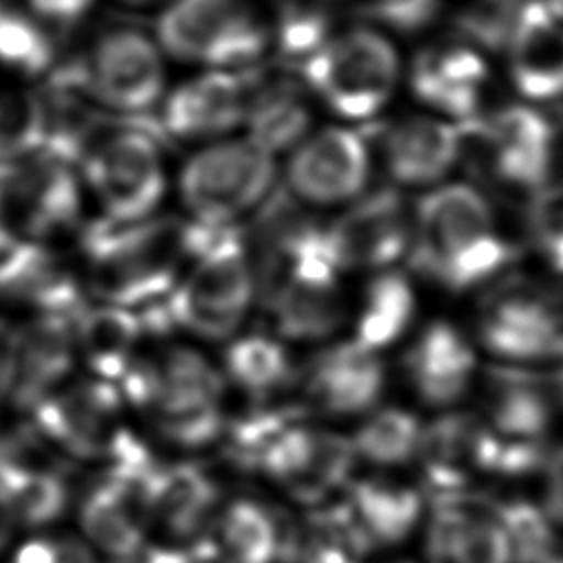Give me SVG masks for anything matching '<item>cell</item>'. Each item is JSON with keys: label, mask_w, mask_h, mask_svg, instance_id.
<instances>
[{"label": "cell", "mask_w": 563, "mask_h": 563, "mask_svg": "<svg viewBox=\"0 0 563 563\" xmlns=\"http://www.w3.org/2000/svg\"><path fill=\"white\" fill-rule=\"evenodd\" d=\"M255 292L277 330L297 341L323 339L339 328L345 308L339 268L317 227L299 205L284 196L268 200L255 227Z\"/></svg>", "instance_id": "cell-1"}, {"label": "cell", "mask_w": 563, "mask_h": 563, "mask_svg": "<svg viewBox=\"0 0 563 563\" xmlns=\"http://www.w3.org/2000/svg\"><path fill=\"white\" fill-rule=\"evenodd\" d=\"M218 227L191 218L150 216L136 222L99 220L81 240L86 279L92 292L125 308L165 299L191 257Z\"/></svg>", "instance_id": "cell-2"}, {"label": "cell", "mask_w": 563, "mask_h": 563, "mask_svg": "<svg viewBox=\"0 0 563 563\" xmlns=\"http://www.w3.org/2000/svg\"><path fill=\"white\" fill-rule=\"evenodd\" d=\"M117 387L125 405L178 449H205L222 433L224 380L196 350L172 347L161 358L136 354Z\"/></svg>", "instance_id": "cell-3"}, {"label": "cell", "mask_w": 563, "mask_h": 563, "mask_svg": "<svg viewBox=\"0 0 563 563\" xmlns=\"http://www.w3.org/2000/svg\"><path fill=\"white\" fill-rule=\"evenodd\" d=\"M409 246L418 268L449 290L473 288L508 262V244L484 196L460 183L422 198Z\"/></svg>", "instance_id": "cell-4"}, {"label": "cell", "mask_w": 563, "mask_h": 563, "mask_svg": "<svg viewBox=\"0 0 563 563\" xmlns=\"http://www.w3.org/2000/svg\"><path fill=\"white\" fill-rule=\"evenodd\" d=\"M255 297V275L238 229L218 227L191 257L172 292L154 306L167 328L202 339H229Z\"/></svg>", "instance_id": "cell-5"}, {"label": "cell", "mask_w": 563, "mask_h": 563, "mask_svg": "<svg viewBox=\"0 0 563 563\" xmlns=\"http://www.w3.org/2000/svg\"><path fill=\"white\" fill-rule=\"evenodd\" d=\"M154 123L128 117V123L101 130L84 150L79 165L86 185L103 207L106 220L136 222L154 216L165 194V163Z\"/></svg>", "instance_id": "cell-6"}, {"label": "cell", "mask_w": 563, "mask_h": 563, "mask_svg": "<svg viewBox=\"0 0 563 563\" xmlns=\"http://www.w3.org/2000/svg\"><path fill=\"white\" fill-rule=\"evenodd\" d=\"M306 84L336 114L369 119L380 112L400 77L394 46L376 31L352 29L303 59Z\"/></svg>", "instance_id": "cell-7"}, {"label": "cell", "mask_w": 563, "mask_h": 563, "mask_svg": "<svg viewBox=\"0 0 563 563\" xmlns=\"http://www.w3.org/2000/svg\"><path fill=\"white\" fill-rule=\"evenodd\" d=\"M273 178V154L246 136L196 152L180 172L178 189L191 220L229 227L268 196Z\"/></svg>", "instance_id": "cell-8"}, {"label": "cell", "mask_w": 563, "mask_h": 563, "mask_svg": "<svg viewBox=\"0 0 563 563\" xmlns=\"http://www.w3.org/2000/svg\"><path fill=\"white\" fill-rule=\"evenodd\" d=\"M125 407L117 383L92 376L64 383L29 413L33 431L48 446L103 464L136 438L125 422Z\"/></svg>", "instance_id": "cell-9"}, {"label": "cell", "mask_w": 563, "mask_h": 563, "mask_svg": "<svg viewBox=\"0 0 563 563\" xmlns=\"http://www.w3.org/2000/svg\"><path fill=\"white\" fill-rule=\"evenodd\" d=\"M328 506L354 552L367 563L374 556L394 554L420 534L429 497L416 479L374 471L354 475Z\"/></svg>", "instance_id": "cell-10"}, {"label": "cell", "mask_w": 563, "mask_h": 563, "mask_svg": "<svg viewBox=\"0 0 563 563\" xmlns=\"http://www.w3.org/2000/svg\"><path fill=\"white\" fill-rule=\"evenodd\" d=\"M156 33L167 55L224 70L257 59L266 46L264 24L238 0H174Z\"/></svg>", "instance_id": "cell-11"}, {"label": "cell", "mask_w": 563, "mask_h": 563, "mask_svg": "<svg viewBox=\"0 0 563 563\" xmlns=\"http://www.w3.org/2000/svg\"><path fill=\"white\" fill-rule=\"evenodd\" d=\"M356 453L347 435L295 420L266 453L260 477L279 488L297 508L325 506L356 475Z\"/></svg>", "instance_id": "cell-12"}, {"label": "cell", "mask_w": 563, "mask_h": 563, "mask_svg": "<svg viewBox=\"0 0 563 563\" xmlns=\"http://www.w3.org/2000/svg\"><path fill=\"white\" fill-rule=\"evenodd\" d=\"M81 213L75 165L42 150L0 165V218L20 235L40 240L68 231Z\"/></svg>", "instance_id": "cell-13"}, {"label": "cell", "mask_w": 563, "mask_h": 563, "mask_svg": "<svg viewBox=\"0 0 563 563\" xmlns=\"http://www.w3.org/2000/svg\"><path fill=\"white\" fill-rule=\"evenodd\" d=\"M75 314L37 312L15 332L7 334L0 363V394L4 400L31 411L70 380L79 358Z\"/></svg>", "instance_id": "cell-14"}, {"label": "cell", "mask_w": 563, "mask_h": 563, "mask_svg": "<svg viewBox=\"0 0 563 563\" xmlns=\"http://www.w3.org/2000/svg\"><path fill=\"white\" fill-rule=\"evenodd\" d=\"M79 66L92 99L125 117L143 119L163 99L161 51L136 29L106 33Z\"/></svg>", "instance_id": "cell-15"}, {"label": "cell", "mask_w": 563, "mask_h": 563, "mask_svg": "<svg viewBox=\"0 0 563 563\" xmlns=\"http://www.w3.org/2000/svg\"><path fill=\"white\" fill-rule=\"evenodd\" d=\"M422 563H515L497 499L477 490L429 499Z\"/></svg>", "instance_id": "cell-16"}, {"label": "cell", "mask_w": 563, "mask_h": 563, "mask_svg": "<svg viewBox=\"0 0 563 563\" xmlns=\"http://www.w3.org/2000/svg\"><path fill=\"white\" fill-rule=\"evenodd\" d=\"M479 332L488 350L506 361L563 356V310L541 288L508 284L482 306Z\"/></svg>", "instance_id": "cell-17"}, {"label": "cell", "mask_w": 563, "mask_h": 563, "mask_svg": "<svg viewBox=\"0 0 563 563\" xmlns=\"http://www.w3.org/2000/svg\"><path fill=\"white\" fill-rule=\"evenodd\" d=\"M495 433L482 418L449 413L422 429L416 455L418 484L429 499L475 490L490 475Z\"/></svg>", "instance_id": "cell-18"}, {"label": "cell", "mask_w": 563, "mask_h": 563, "mask_svg": "<svg viewBox=\"0 0 563 563\" xmlns=\"http://www.w3.org/2000/svg\"><path fill=\"white\" fill-rule=\"evenodd\" d=\"M325 244L339 271H385L411 244V218L394 191L352 202L325 229Z\"/></svg>", "instance_id": "cell-19"}, {"label": "cell", "mask_w": 563, "mask_h": 563, "mask_svg": "<svg viewBox=\"0 0 563 563\" xmlns=\"http://www.w3.org/2000/svg\"><path fill=\"white\" fill-rule=\"evenodd\" d=\"M220 504L222 490L205 466L161 462L143 488L147 534L194 550Z\"/></svg>", "instance_id": "cell-20"}, {"label": "cell", "mask_w": 563, "mask_h": 563, "mask_svg": "<svg viewBox=\"0 0 563 563\" xmlns=\"http://www.w3.org/2000/svg\"><path fill=\"white\" fill-rule=\"evenodd\" d=\"M369 174L363 139L343 128H325L295 145L288 163V185L297 198L312 205L354 200Z\"/></svg>", "instance_id": "cell-21"}, {"label": "cell", "mask_w": 563, "mask_h": 563, "mask_svg": "<svg viewBox=\"0 0 563 563\" xmlns=\"http://www.w3.org/2000/svg\"><path fill=\"white\" fill-rule=\"evenodd\" d=\"M490 174L523 191H541L554 172V132L543 114L512 106L479 128Z\"/></svg>", "instance_id": "cell-22"}, {"label": "cell", "mask_w": 563, "mask_h": 563, "mask_svg": "<svg viewBox=\"0 0 563 563\" xmlns=\"http://www.w3.org/2000/svg\"><path fill=\"white\" fill-rule=\"evenodd\" d=\"M249 86L224 68L198 75L163 101L161 130L180 141L216 139L244 123Z\"/></svg>", "instance_id": "cell-23"}, {"label": "cell", "mask_w": 563, "mask_h": 563, "mask_svg": "<svg viewBox=\"0 0 563 563\" xmlns=\"http://www.w3.org/2000/svg\"><path fill=\"white\" fill-rule=\"evenodd\" d=\"M284 510L255 497L222 499L202 539L198 563H279Z\"/></svg>", "instance_id": "cell-24"}, {"label": "cell", "mask_w": 563, "mask_h": 563, "mask_svg": "<svg viewBox=\"0 0 563 563\" xmlns=\"http://www.w3.org/2000/svg\"><path fill=\"white\" fill-rule=\"evenodd\" d=\"M77 526L81 539L106 561L134 552L150 539L141 488L101 471L77 501Z\"/></svg>", "instance_id": "cell-25"}, {"label": "cell", "mask_w": 563, "mask_h": 563, "mask_svg": "<svg viewBox=\"0 0 563 563\" xmlns=\"http://www.w3.org/2000/svg\"><path fill=\"white\" fill-rule=\"evenodd\" d=\"M508 68L515 86L528 99L563 95V24L545 2H528L515 15L506 35Z\"/></svg>", "instance_id": "cell-26"}, {"label": "cell", "mask_w": 563, "mask_h": 563, "mask_svg": "<svg viewBox=\"0 0 563 563\" xmlns=\"http://www.w3.org/2000/svg\"><path fill=\"white\" fill-rule=\"evenodd\" d=\"M385 387L378 354L356 341L323 352L306 378L308 402L325 416L369 413Z\"/></svg>", "instance_id": "cell-27"}, {"label": "cell", "mask_w": 563, "mask_h": 563, "mask_svg": "<svg viewBox=\"0 0 563 563\" xmlns=\"http://www.w3.org/2000/svg\"><path fill=\"white\" fill-rule=\"evenodd\" d=\"M462 145V132L451 121L413 114L387 128L383 161L398 185H435L451 172Z\"/></svg>", "instance_id": "cell-28"}, {"label": "cell", "mask_w": 563, "mask_h": 563, "mask_svg": "<svg viewBox=\"0 0 563 563\" xmlns=\"http://www.w3.org/2000/svg\"><path fill=\"white\" fill-rule=\"evenodd\" d=\"M407 372L422 402L451 407L473 383L475 354L457 328L435 321L413 341L407 354Z\"/></svg>", "instance_id": "cell-29"}, {"label": "cell", "mask_w": 563, "mask_h": 563, "mask_svg": "<svg viewBox=\"0 0 563 563\" xmlns=\"http://www.w3.org/2000/svg\"><path fill=\"white\" fill-rule=\"evenodd\" d=\"M486 77V62L475 48L446 44L429 48L416 59L411 84L416 95L438 112L468 119L477 110Z\"/></svg>", "instance_id": "cell-30"}, {"label": "cell", "mask_w": 563, "mask_h": 563, "mask_svg": "<svg viewBox=\"0 0 563 563\" xmlns=\"http://www.w3.org/2000/svg\"><path fill=\"white\" fill-rule=\"evenodd\" d=\"M143 334L145 328L134 308L101 301L81 306L75 314L77 356L101 380L117 383L123 376L139 354Z\"/></svg>", "instance_id": "cell-31"}, {"label": "cell", "mask_w": 563, "mask_h": 563, "mask_svg": "<svg viewBox=\"0 0 563 563\" xmlns=\"http://www.w3.org/2000/svg\"><path fill=\"white\" fill-rule=\"evenodd\" d=\"M482 420L501 440L543 444L552 409L537 380L512 372H497L486 385Z\"/></svg>", "instance_id": "cell-32"}, {"label": "cell", "mask_w": 563, "mask_h": 563, "mask_svg": "<svg viewBox=\"0 0 563 563\" xmlns=\"http://www.w3.org/2000/svg\"><path fill=\"white\" fill-rule=\"evenodd\" d=\"M244 121L249 139L275 154L295 147L306 136L310 114L295 81L273 79L257 90H249Z\"/></svg>", "instance_id": "cell-33"}, {"label": "cell", "mask_w": 563, "mask_h": 563, "mask_svg": "<svg viewBox=\"0 0 563 563\" xmlns=\"http://www.w3.org/2000/svg\"><path fill=\"white\" fill-rule=\"evenodd\" d=\"M279 563H365L347 541L330 506L284 510Z\"/></svg>", "instance_id": "cell-34"}, {"label": "cell", "mask_w": 563, "mask_h": 563, "mask_svg": "<svg viewBox=\"0 0 563 563\" xmlns=\"http://www.w3.org/2000/svg\"><path fill=\"white\" fill-rule=\"evenodd\" d=\"M422 429L411 411L385 407L369 411L350 440L356 460L369 464L372 471H398L416 462Z\"/></svg>", "instance_id": "cell-35"}, {"label": "cell", "mask_w": 563, "mask_h": 563, "mask_svg": "<svg viewBox=\"0 0 563 563\" xmlns=\"http://www.w3.org/2000/svg\"><path fill=\"white\" fill-rule=\"evenodd\" d=\"M413 308L416 297L407 277L398 271H378L367 286L354 341L374 352L391 345L409 325Z\"/></svg>", "instance_id": "cell-36"}, {"label": "cell", "mask_w": 563, "mask_h": 563, "mask_svg": "<svg viewBox=\"0 0 563 563\" xmlns=\"http://www.w3.org/2000/svg\"><path fill=\"white\" fill-rule=\"evenodd\" d=\"M227 374L253 396L279 389L290 374V358L282 343L251 334L233 341L224 356Z\"/></svg>", "instance_id": "cell-37"}, {"label": "cell", "mask_w": 563, "mask_h": 563, "mask_svg": "<svg viewBox=\"0 0 563 563\" xmlns=\"http://www.w3.org/2000/svg\"><path fill=\"white\" fill-rule=\"evenodd\" d=\"M0 64L24 75L48 73L55 64L46 29L7 0H0Z\"/></svg>", "instance_id": "cell-38"}, {"label": "cell", "mask_w": 563, "mask_h": 563, "mask_svg": "<svg viewBox=\"0 0 563 563\" xmlns=\"http://www.w3.org/2000/svg\"><path fill=\"white\" fill-rule=\"evenodd\" d=\"M46 147V114L42 97L0 92V165L29 158Z\"/></svg>", "instance_id": "cell-39"}, {"label": "cell", "mask_w": 563, "mask_h": 563, "mask_svg": "<svg viewBox=\"0 0 563 563\" xmlns=\"http://www.w3.org/2000/svg\"><path fill=\"white\" fill-rule=\"evenodd\" d=\"M99 559L79 532L35 530L13 548L9 563H101Z\"/></svg>", "instance_id": "cell-40"}, {"label": "cell", "mask_w": 563, "mask_h": 563, "mask_svg": "<svg viewBox=\"0 0 563 563\" xmlns=\"http://www.w3.org/2000/svg\"><path fill=\"white\" fill-rule=\"evenodd\" d=\"M277 42L290 57H308L328 42V20L314 9H288L279 22Z\"/></svg>", "instance_id": "cell-41"}, {"label": "cell", "mask_w": 563, "mask_h": 563, "mask_svg": "<svg viewBox=\"0 0 563 563\" xmlns=\"http://www.w3.org/2000/svg\"><path fill=\"white\" fill-rule=\"evenodd\" d=\"M534 238L543 257L563 273V189L543 187L534 205Z\"/></svg>", "instance_id": "cell-42"}, {"label": "cell", "mask_w": 563, "mask_h": 563, "mask_svg": "<svg viewBox=\"0 0 563 563\" xmlns=\"http://www.w3.org/2000/svg\"><path fill=\"white\" fill-rule=\"evenodd\" d=\"M543 490H541V508L552 521V526L563 532V444L559 451L548 455L543 466Z\"/></svg>", "instance_id": "cell-43"}, {"label": "cell", "mask_w": 563, "mask_h": 563, "mask_svg": "<svg viewBox=\"0 0 563 563\" xmlns=\"http://www.w3.org/2000/svg\"><path fill=\"white\" fill-rule=\"evenodd\" d=\"M108 563H198L191 548L165 543L158 539H147L134 552L112 559Z\"/></svg>", "instance_id": "cell-44"}, {"label": "cell", "mask_w": 563, "mask_h": 563, "mask_svg": "<svg viewBox=\"0 0 563 563\" xmlns=\"http://www.w3.org/2000/svg\"><path fill=\"white\" fill-rule=\"evenodd\" d=\"M26 2L44 24H51L55 29L75 26L92 4V0H26Z\"/></svg>", "instance_id": "cell-45"}, {"label": "cell", "mask_w": 563, "mask_h": 563, "mask_svg": "<svg viewBox=\"0 0 563 563\" xmlns=\"http://www.w3.org/2000/svg\"><path fill=\"white\" fill-rule=\"evenodd\" d=\"M4 341H7V332H4V328H2V323H0V363H2V352H4Z\"/></svg>", "instance_id": "cell-46"}, {"label": "cell", "mask_w": 563, "mask_h": 563, "mask_svg": "<svg viewBox=\"0 0 563 563\" xmlns=\"http://www.w3.org/2000/svg\"><path fill=\"white\" fill-rule=\"evenodd\" d=\"M374 563H418V561H409V559H385V561H374ZM422 563V561H420Z\"/></svg>", "instance_id": "cell-47"}, {"label": "cell", "mask_w": 563, "mask_h": 563, "mask_svg": "<svg viewBox=\"0 0 563 563\" xmlns=\"http://www.w3.org/2000/svg\"><path fill=\"white\" fill-rule=\"evenodd\" d=\"M391 2H398V0H383V4H391Z\"/></svg>", "instance_id": "cell-48"}, {"label": "cell", "mask_w": 563, "mask_h": 563, "mask_svg": "<svg viewBox=\"0 0 563 563\" xmlns=\"http://www.w3.org/2000/svg\"><path fill=\"white\" fill-rule=\"evenodd\" d=\"M0 433H2V429H0Z\"/></svg>", "instance_id": "cell-49"}]
</instances>
